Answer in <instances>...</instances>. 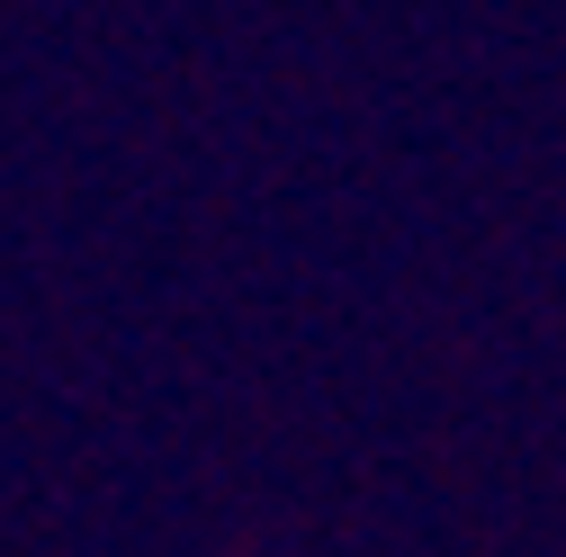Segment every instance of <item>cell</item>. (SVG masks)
Here are the masks:
<instances>
[]
</instances>
